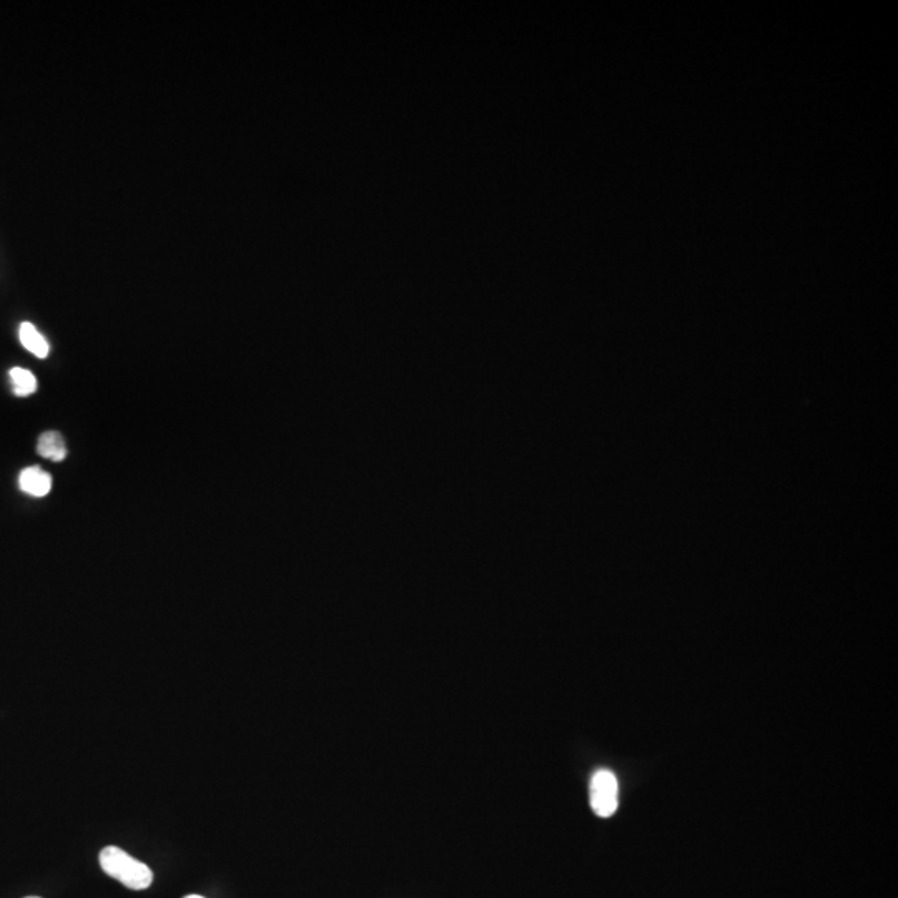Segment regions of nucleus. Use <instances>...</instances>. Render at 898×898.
Instances as JSON below:
<instances>
[{"label":"nucleus","instance_id":"5","mask_svg":"<svg viewBox=\"0 0 898 898\" xmlns=\"http://www.w3.org/2000/svg\"><path fill=\"white\" fill-rule=\"evenodd\" d=\"M37 453L42 456V458L50 459V461H55V463H60V461H64L67 458V445H65L64 438L57 431H47L44 435L40 436L39 443H37Z\"/></svg>","mask_w":898,"mask_h":898},{"label":"nucleus","instance_id":"4","mask_svg":"<svg viewBox=\"0 0 898 898\" xmlns=\"http://www.w3.org/2000/svg\"><path fill=\"white\" fill-rule=\"evenodd\" d=\"M19 340L25 350L30 351L32 355L37 356L40 360H44L49 356L50 346L45 340L42 333L35 328L32 323H22L19 328Z\"/></svg>","mask_w":898,"mask_h":898},{"label":"nucleus","instance_id":"6","mask_svg":"<svg viewBox=\"0 0 898 898\" xmlns=\"http://www.w3.org/2000/svg\"><path fill=\"white\" fill-rule=\"evenodd\" d=\"M9 376L15 396L25 398V396L34 395L35 391H37V378H35L32 371L17 366V368L10 370Z\"/></svg>","mask_w":898,"mask_h":898},{"label":"nucleus","instance_id":"7","mask_svg":"<svg viewBox=\"0 0 898 898\" xmlns=\"http://www.w3.org/2000/svg\"><path fill=\"white\" fill-rule=\"evenodd\" d=\"M185 898H203V897H200V895H188V897H185Z\"/></svg>","mask_w":898,"mask_h":898},{"label":"nucleus","instance_id":"3","mask_svg":"<svg viewBox=\"0 0 898 898\" xmlns=\"http://www.w3.org/2000/svg\"><path fill=\"white\" fill-rule=\"evenodd\" d=\"M19 488L29 496L44 498L52 489V476L39 466H30L20 473Z\"/></svg>","mask_w":898,"mask_h":898},{"label":"nucleus","instance_id":"1","mask_svg":"<svg viewBox=\"0 0 898 898\" xmlns=\"http://www.w3.org/2000/svg\"><path fill=\"white\" fill-rule=\"evenodd\" d=\"M99 860L100 867L105 874L112 879L119 880L120 884L125 885L127 889L145 890L152 885V870L144 862L134 859L132 855L127 854L119 847H114V845L105 847L100 852Z\"/></svg>","mask_w":898,"mask_h":898},{"label":"nucleus","instance_id":"2","mask_svg":"<svg viewBox=\"0 0 898 898\" xmlns=\"http://www.w3.org/2000/svg\"><path fill=\"white\" fill-rule=\"evenodd\" d=\"M591 807L599 817H611L619 805V785L611 770H598L591 780Z\"/></svg>","mask_w":898,"mask_h":898},{"label":"nucleus","instance_id":"8","mask_svg":"<svg viewBox=\"0 0 898 898\" xmlns=\"http://www.w3.org/2000/svg\"><path fill=\"white\" fill-rule=\"evenodd\" d=\"M27 898H40V897H27Z\"/></svg>","mask_w":898,"mask_h":898}]
</instances>
